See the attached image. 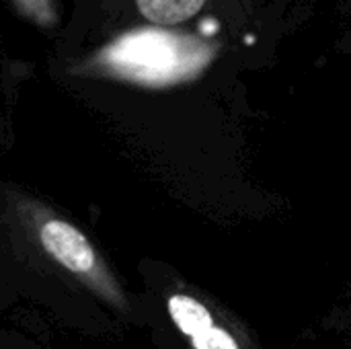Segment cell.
Masks as SVG:
<instances>
[{
    "mask_svg": "<svg viewBox=\"0 0 351 349\" xmlns=\"http://www.w3.org/2000/svg\"><path fill=\"white\" fill-rule=\"evenodd\" d=\"M204 62L202 43L162 27L123 31L78 66V74L162 88L195 74Z\"/></svg>",
    "mask_w": 351,
    "mask_h": 349,
    "instance_id": "1",
    "label": "cell"
},
{
    "mask_svg": "<svg viewBox=\"0 0 351 349\" xmlns=\"http://www.w3.org/2000/svg\"><path fill=\"white\" fill-rule=\"evenodd\" d=\"M29 222L35 226V239L45 255L107 304L121 313L128 311V298L121 286L80 228L37 206L31 208Z\"/></svg>",
    "mask_w": 351,
    "mask_h": 349,
    "instance_id": "2",
    "label": "cell"
},
{
    "mask_svg": "<svg viewBox=\"0 0 351 349\" xmlns=\"http://www.w3.org/2000/svg\"><path fill=\"white\" fill-rule=\"evenodd\" d=\"M167 315L191 349H257L245 331L222 321L202 298L189 292L169 294Z\"/></svg>",
    "mask_w": 351,
    "mask_h": 349,
    "instance_id": "3",
    "label": "cell"
},
{
    "mask_svg": "<svg viewBox=\"0 0 351 349\" xmlns=\"http://www.w3.org/2000/svg\"><path fill=\"white\" fill-rule=\"evenodd\" d=\"M208 0H136L140 14L156 27H175L193 19Z\"/></svg>",
    "mask_w": 351,
    "mask_h": 349,
    "instance_id": "4",
    "label": "cell"
},
{
    "mask_svg": "<svg viewBox=\"0 0 351 349\" xmlns=\"http://www.w3.org/2000/svg\"><path fill=\"white\" fill-rule=\"evenodd\" d=\"M323 329L335 335L343 348L351 349V290L339 300L335 309L329 311L323 321Z\"/></svg>",
    "mask_w": 351,
    "mask_h": 349,
    "instance_id": "5",
    "label": "cell"
},
{
    "mask_svg": "<svg viewBox=\"0 0 351 349\" xmlns=\"http://www.w3.org/2000/svg\"><path fill=\"white\" fill-rule=\"evenodd\" d=\"M14 8L39 27H53L58 21L56 0H12Z\"/></svg>",
    "mask_w": 351,
    "mask_h": 349,
    "instance_id": "6",
    "label": "cell"
},
{
    "mask_svg": "<svg viewBox=\"0 0 351 349\" xmlns=\"http://www.w3.org/2000/svg\"><path fill=\"white\" fill-rule=\"evenodd\" d=\"M337 47L351 58V8L348 10V21H346V27H343V33L337 41Z\"/></svg>",
    "mask_w": 351,
    "mask_h": 349,
    "instance_id": "7",
    "label": "cell"
}]
</instances>
